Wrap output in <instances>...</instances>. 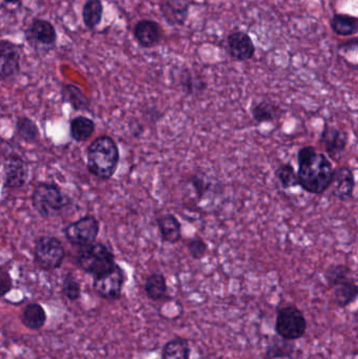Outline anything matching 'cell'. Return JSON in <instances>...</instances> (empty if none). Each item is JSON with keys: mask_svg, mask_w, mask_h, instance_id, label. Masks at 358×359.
I'll list each match as a JSON object with an SVG mask.
<instances>
[{"mask_svg": "<svg viewBox=\"0 0 358 359\" xmlns=\"http://www.w3.org/2000/svg\"><path fill=\"white\" fill-rule=\"evenodd\" d=\"M299 186L311 194H321L329 190L335 168L325 154L317 153L312 145L304 146L297 153Z\"/></svg>", "mask_w": 358, "mask_h": 359, "instance_id": "cell-1", "label": "cell"}, {"mask_svg": "<svg viewBox=\"0 0 358 359\" xmlns=\"http://www.w3.org/2000/svg\"><path fill=\"white\" fill-rule=\"evenodd\" d=\"M120 151L116 141L109 136L97 138L86 151L88 172L101 180H109L116 174Z\"/></svg>", "mask_w": 358, "mask_h": 359, "instance_id": "cell-2", "label": "cell"}, {"mask_svg": "<svg viewBox=\"0 0 358 359\" xmlns=\"http://www.w3.org/2000/svg\"><path fill=\"white\" fill-rule=\"evenodd\" d=\"M77 265L81 270L95 277L111 270L116 261L111 249L102 243L93 242L80 246L77 253Z\"/></svg>", "mask_w": 358, "mask_h": 359, "instance_id": "cell-3", "label": "cell"}, {"mask_svg": "<svg viewBox=\"0 0 358 359\" xmlns=\"http://www.w3.org/2000/svg\"><path fill=\"white\" fill-rule=\"evenodd\" d=\"M32 202L36 212L42 217H52L59 214L70 205V198L58 186L50 183H40L32 194Z\"/></svg>", "mask_w": 358, "mask_h": 359, "instance_id": "cell-4", "label": "cell"}, {"mask_svg": "<svg viewBox=\"0 0 358 359\" xmlns=\"http://www.w3.org/2000/svg\"><path fill=\"white\" fill-rule=\"evenodd\" d=\"M307 324L304 313L293 305L284 306L278 311L275 331L283 340H296L306 333Z\"/></svg>", "mask_w": 358, "mask_h": 359, "instance_id": "cell-5", "label": "cell"}, {"mask_svg": "<svg viewBox=\"0 0 358 359\" xmlns=\"http://www.w3.org/2000/svg\"><path fill=\"white\" fill-rule=\"evenodd\" d=\"M34 257L36 263L42 269L55 270L62 267L66 257V251L59 239L44 235L39 237L36 242Z\"/></svg>", "mask_w": 358, "mask_h": 359, "instance_id": "cell-6", "label": "cell"}, {"mask_svg": "<svg viewBox=\"0 0 358 359\" xmlns=\"http://www.w3.org/2000/svg\"><path fill=\"white\" fill-rule=\"evenodd\" d=\"M126 279L124 269L116 264L111 270L94 277L93 288L100 297L107 301H116L122 295Z\"/></svg>", "mask_w": 358, "mask_h": 359, "instance_id": "cell-7", "label": "cell"}, {"mask_svg": "<svg viewBox=\"0 0 358 359\" xmlns=\"http://www.w3.org/2000/svg\"><path fill=\"white\" fill-rule=\"evenodd\" d=\"M64 235L70 244L84 246L96 242L100 232V223L95 217L88 216L70 223L64 228Z\"/></svg>", "mask_w": 358, "mask_h": 359, "instance_id": "cell-8", "label": "cell"}, {"mask_svg": "<svg viewBox=\"0 0 358 359\" xmlns=\"http://www.w3.org/2000/svg\"><path fill=\"white\" fill-rule=\"evenodd\" d=\"M22 48L9 39H0V81L16 78L21 71Z\"/></svg>", "mask_w": 358, "mask_h": 359, "instance_id": "cell-9", "label": "cell"}, {"mask_svg": "<svg viewBox=\"0 0 358 359\" xmlns=\"http://www.w3.org/2000/svg\"><path fill=\"white\" fill-rule=\"evenodd\" d=\"M26 40L34 48H53L58 39L57 31L52 22L34 18L26 32Z\"/></svg>", "mask_w": 358, "mask_h": 359, "instance_id": "cell-10", "label": "cell"}, {"mask_svg": "<svg viewBox=\"0 0 358 359\" xmlns=\"http://www.w3.org/2000/svg\"><path fill=\"white\" fill-rule=\"evenodd\" d=\"M349 143V135L345 129L326 123L319 137V144L325 149L330 158H337L341 156L347 148Z\"/></svg>", "mask_w": 358, "mask_h": 359, "instance_id": "cell-11", "label": "cell"}, {"mask_svg": "<svg viewBox=\"0 0 358 359\" xmlns=\"http://www.w3.org/2000/svg\"><path fill=\"white\" fill-rule=\"evenodd\" d=\"M228 53L236 62H248L256 54L252 37L243 31H234L227 37Z\"/></svg>", "mask_w": 358, "mask_h": 359, "instance_id": "cell-12", "label": "cell"}, {"mask_svg": "<svg viewBox=\"0 0 358 359\" xmlns=\"http://www.w3.org/2000/svg\"><path fill=\"white\" fill-rule=\"evenodd\" d=\"M329 188H331V194L337 200L343 202L351 200L355 190V176L353 170L348 166L335 169L332 182Z\"/></svg>", "mask_w": 358, "mask_h": 359, "instance_id": "cell-13", "label": "cell"}, {"mask_svg": "<svg viewBox=\"0 0 358 359\" xmlns=\"http://www.w3.org/2000/svg\"><path fill=\"white\" fill-rule=\"evenodd\" d=\"M133 34L139 46L151 48L160 44L163 37V30L155 20L141 19L133 26Z\"/></svg>", "mask_w": 358, "mask_h": 359, "instance_id": "cell-14", "label": "cell"}, {"mask_svg": "<svg viewBox=\"0 0 358 359\" xmlns=\"http://www.w3.org/2000/svg\"><path fill=\"white\" fill-rule=\"evenodd\" d=\"M5 185L11 190H17L24 186L28 181L29 170L26 162L17 156H11L3 164Z\"/></svg>", "mask_w": 358, "mask_h": 359, "instance_id": "cell-15", "label": "cell"}, {"mask_svg": "<svg viewBox=\"0 0 358 359\" xmlns=\"http://www.w3.org/2000/svg\"><path fill=\"white\" fill-rule=\"evenodd\" d=\"M160 10L169 26H182L189 16L190 0H162Z\"/></svg>", "mask_w": 358, "mask_h": 359, "instance_id": "cell-16", "label": "cell"}, {"mask_svg": "<svg viewBox=\"0 0 358 359\" xmlns=\"http://www.w3.org/2000/svg\"><path fill=\"white\" fill-rule=\"evenodd\" d=\"M158 228L163 242L177 244L182 239V225L173 214H163L157 219Z\"/></svg>", "mask_w": 358, "mask_h": 359, "instance_id": "cell-17", "label": "cell"}, {"mask_svg": "<svg viewBox=\"0 0 358 359\" xmlns=\"http://www.w3.org/2000/svg\"><path fill=\"white\" fill-rule=\"evenodd\" d=\"M144 291L153 302L171 301L167 281L162 273H151L145 279Z\"/></svg>", "mask_w": 358, "mask_h": 359, "instance_id": "cell-18", "label": "cell"}, {"mask_svg": "<svg viewBox=\"0 0 358 359\" xmlns=\"http://www.w3.org/2000/svg\"><path fill=\"white\" fill-rule=\"evenodd\" d=\"M332 289V300L335 305L341 308L347 307L356 301L358 295V287L354 277L346 279L337 284Z\"/></svg>", "mask_w": 358, "mask_h": 359, "instance_id": "cell-19", "label": "cell"}, {"mask_svg": "<svg viewBox=\"0 0 358 359\" xmlns=\"http://www.w3.org/2000/svg\"><path fill=\"white\" fill-rule=\"evenodd\" d=\"M250 113L258 123H270L280 119L283 115L282 109L276 103L270 100H261L250 107Z\"/></svg>", "mask_w": 358, "mask_h": 359, "instance_id": "cell-20", "label": "cell"}, {"mask_svg": "<svg viewBox=\"0 0 358 359\" xmlns=\"http://www.w3.org/2000/svg\"><path fill=\"white\" fill-rule=\"evenodd\" d=\"M48 315L46 310L37 303H31L23 308L21 314V322L23 326L32 331L41 330L46 326Z\"/></svg>", "mask_w": 358, "mask_h": 359, "instance_id": "cell-21", "label": "cell"}, {"mask_svg": "<svg viewBox=\"0 0 358 359\" xmlns=\"http://www.w3.org/2000/svg\"><path fill=\"white\" fill-rule=\"evenodd\" d=\"M62 100L68 103L75 111H86L90 109V100L77 85L70 83L62 85Z\"/></svg>", "mask_w": 358, "mask_h": 359, "instance_id": "cell-22", "label": "cell"}, {"mask_svg": "<svg viewBox=\"0 0 358 359\" xmlns=\"http://www.w3.org/2000/svg\"><path fill=\"white\" fill-rule=\"evenodd\" d=\"M191 348L189 342L181 336L169 340L162 349V359H189Z\"/></svg>", "mask_w": 358, "mask_h": 359, "instance_id": "cell-23", "label": "cell"}, {"mask_svg": "<svg viewBox=\"0 0 358 359\" xmlns=\"http://www.w3.org/2000/svg\"><path fill=\"white\" fill-rule=\"evenodd\" d=\"M95 129H96V125H95L94 121L86 116H77L70 120V137L74 141H86L92 137Z\"/></svg>", "mask_w": 358, "mask_h": 359, "instance_id": "cell-24", "label": "cell"}, {"mask_svg": "<svg viewBox=\"0 0 358 359\" xmlns=\"http://www.w3.org/2000/svg\"><path fill=\"white\" fill-rule=\"evenodd\" d=\"M330 26L337 35L349 37L358 31V19L347 14H335L330 21Z\"/></svg>", "mask_w": 358, "mask_h": 359, "instance_id": "cell-25", "label": "cell"}, {"mask_svg": "<svg viewBox=\"0 0 358 359\" xmlns=\"http://www.w3.org/2000/svg\"><path fill=\"white\" fill-rule=\"evenodd\" d=\"M104 7L101 0H86L82 8V21L88 30H94L102 21Z\"/></svg>", "mask_w": 358, "mask_h": 359, "instance_id": "cell-26", "label": "cell"}, {"mask_svg": "<svg viewBox=\"0 0 358 359\" xmlns=\"http://www.w3.org/2000/svg\"><path fill=\"white\" fill-rule=\"evenodd\" d=\"M179 82L182 91L188 96L201 94L207 87V84L203 79L195 76L188 68L182 71L180 74Z\"/></svg>", "mask_w": 358, "mask_h": 359, "instance_id": "cell-27", "label": "cell"}, {"mask_svg": "<svg viewBox=\"0 0 358 359\" xmlns=\"http://www.w3.org/2000/svg\"><path fill=\"white\" fill-rule=\"evenodd\" d=\"M295 346L286 340H274L265 352V359H294Z\"/></svg>", "mask_w": 358, "mask_h": 359, "instance_id": "cell-28", "label": "cell"}, {"mask_svg": "<svg viewBox=\"0 0 358 359\" xmlns=\"http://www.w3.org/2000/svg\"><path fill=\"white\" fill-rule=\"evenodd\" d=\"M16 134L19 139L23 140L28 143L37 141L40 136L37 125L34 122L33 120L28 117L18 118L17 122H16Z\"/></svg>", "mask_w": 358, "mask_h": 359, "instance_id": "cell-29", "label": "cell"}, {"mask_svg": "<svg viewBox=\"0 0 358 359\" xmlns=\"http://www.w3.org/2000/svg\"><path fill=\"white\" fill-rule=\"evenodd\" d=\"M352 270L351 268L341 264H333L330 265L326 269L325 279L327 281L330 288L335 287L337 284L346 281V279H351Z\"/></svg>", "mask_w": 358, "mask_h": 359, "instance_id": "cell-30", "label": "cell"}, {"mask_svg": "<svg viewBox=\"0 0 358 359\" xmlns=\"http://www.w3.org/2000/svg\"><path fill=\"white\" fill-rule=\"evenodd\" d=\"M275 178H276L279 183L284 190H290V188L299 186V178H297L296 172H295L294 167L291 164H281L275 169Z\"/></svg>", "mask_w": 358, "mask_h": 359, "instance_id": "cell-31", "label": "cell"}, {"mask_svg": "<svg viewBox=\"0 0 358 359\" xmlns=\"http://www.w3.org/2000/svg\"><path fill=\"white\" fill-rule=\"evenodd\" d=\"M62 293L68 301L76 302L81 297V286L72 273H68L62 285Z\"/></svg>", "mask_w": 358, "mask_h": 359, "instance_id": "cell-32", "label": "cell"}, {"mask_svg": "<svg viewBox=\"0 0 358 359\" xmlns=\"http://www.w3.org/2000/svg\"><path fill=\"white\" fill-rule=\"evenodd\" d=\"M187 250L192 259H201L207 253L208 247L202 237H195L188 241Z\"/></svg>", "mask_w": 358, "mask_h": 359, "instance_id": "cell-33", "label": "cell"}, {"mask_svg": "<svg viewBox=\"0 0 358 359\" xmlns=\"http://www.w3.org/2000/svg\"><path fill=\"white\" fill-rule=\"evenodd\" d=\"M189 183L191 184L192 187L195 190L198 198L202 199L205 196L206 192L210 188V182L207 181V178L202 174H195L189 178Z\"/></svg>", "mask_w": 358, "mask_h": 359, "instance_id": "cell-34", "label": "cell"}, {"mask_svg": "<svg viewBox=\"0 0 358 359\" xmlns=\"http://www.w3.org/2000/svg\"><path fill=\"white\" fill-rule=\"evenodd\" d=\"M13 288V281L5 268L0 266V297L7 295Z\"/></svg>", "mask_w": 358, "mask_h": 359, "instance_id": "cell-35", "label": "cell"}, {"mask_svg": "<svg viewBox=\"0 0 358 359\" xmlns=\"http://www.w3.org/2000/svg\"><path fill=\"white\" fill-rule=\"evenodd\" d=\"M129 129H131V134L135 137H140L144 131V127H142L141 123L137 122V121H133L129 123Z\"/></svg>", "mask_w": 358, "mask_h": 359, "instance_id": "cell-36", "label": "cell"}, {"mask_svg": "<svg viewBox=\"0 0 358 359\" xmlns=\"http://www.w3.org/2000/svg\"><path fill=\"white\" fill-rule=\"evenodd\" d=\"M3 1L10 3V5H16V3H19L21 0H3Z\"/></svg>", "mask_w": 358, "mask_h": 359, "instance_id": "cell-37", "label": "cell"}, {"mask_svg": "<svg viewBox=\"0 0 358 359\" xmlns=\"http://www.w3.org/2000/svg\"><path fill=\"white\" fill-rule=\"evenodd\" d=\"M0 165H1V156H0Z\"/></svg>", "mask_w": 358, "mask_h": 359, "instance_id": "cell-38", "label": "cell"}, {"mask_svg": "<svg viewBox=\"0 0 358 359\" xmlns=\"http://www.w3.org/2000/svg\"><path fill=\"white\" fill-rule=\"evenodd\" d=\"M66 359H73V358H66Z\"/></svg>", "mask_w": 358, "mask_h": 359, "instance_id": "cell-39", "label": "cell"}]
</instances>
